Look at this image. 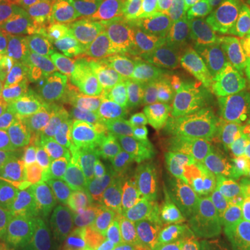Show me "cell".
<instances>
[{
  "instance_id": "cell-20",
  "label": "cell",
  "mask_w": 250,
  "mask_h": 250,
  "mask_svg": "<svg viewBox=\"0 0 250 250\" xmlns=\"http://www.w3.org/2000/svg\"><path fill=\"white\" fill-rule=\"evenodd\" d=\"M206 0H146V9L159 34L181 35L193 24Z\"/></svg>"
},
{
  "instance_id": "cell-18",
  "label": "cell",
  "mask_w": 250,
  "mask_h": 250,
  "mask_svg": "<svg viewBox=\"0 0 250 250\" xmlns=\"http://www.w3.org/2000/svg\"><path fill=\"white\" fill-rule=\"evenodd\" d=\"M59 160L53 157L35 168L7 175L1 188V193L16 206L29 202L42 195L57 182Z\"/></svg>"
},
{
  "instance_id": "cell-23",
  "label": "cell",
  "mask_w": 250,
  "mask_h": 250,
  "mask_svg": "<svg viewBox=\"0 0 250 250\" xmlns=\"http://www.w3.org/2000/svg\"><path fill=\"white\" fill-rule=\"evenodd\" d=\"M139 231L145 239L166 242L184 249H190L207 243L199 235L193 224L170 221L147 213L139 223Z\"/></svg>"
},
{
  "instance_id": "cell-38",
  "label": "cell",
  "mask_w": 250,
  "mask_h": 250,
  "mask_svg": "<svg viewBox=\"0 0 250 250\" xmlns=\"http://www.w3.org/2000/svg\"><path fill=\"white\" fill-rule=\"evenodd\" d=\"M0 157L6 161V163H10V159H11V154L6 150V146H4V142H3L1 135H0Z\"/></svg>"
},
{
  "instance_id": "cell-9",
  "label": "cell",
  "mask_w": 250,
  "mask_h": 250,
  "mask_svg": "<svg viewBox=\"0 0 250 250\" xmlns=\"http://www.w3.org/2000/svg\"><path fill=\"white\" fill-rule=\"evenodd\" d=\"M232 107L213 64L207 60L159 113L175 120H202Z\"/></svg>"
},
{
  "instance_id": "cell-15",
  "label": "cell",
  "mask_w": 250,
  "mask_h": 250,
  "mask_svg": "<svg viewBox=\"0 0 250 250\" xmlns=\"http://www.w3.org/2000/svg\"><path fill=\"white\" fill-rule=\"evenodd\" d=\"M193 225L206 242L246 236L250 233V215L227 202L206 196Z\"/></svg>"
},
{
  "instance_id": "cell-21",
  "label": "cell",
  "mask_w": 250,
  "mask_h": 250,
  "mask_svg": "<svg viewBox=\"0 0 250 250\" xmlns=\"http://www.w3.org/2000/svg\"><path fill=\"white\" fill-rule=\"evenodd\" d=\"M102 118L117 142L135 154L142 152L149 138L150 118L139 117L128 108L107 104L102 111Z\"/></svg>"
},
{
  "instance_id": "cell-30",
  "label": "cell",
  "mask_w": 250,
  "mask_h": 250,
  "mask_svg": "<svg viewBox=\"0 0 250 250\" xmlns=\"http://www.w3.org/2000/svg\"><path fill=\"white\" fill-rule=\"evenodd\" d=\"M14 92H16L14 68L7 62L0 60V108L3 110L14 108Z\"/></svg>"
},
{
  "instance_id": "cell-22",
  "label": "cell",
  "mask_w": 250,
  "mask_h": 250,
  "mask_svg": "<svg viewBox=\"0 0 250 250\" xmlns=\"http://www.w3.org/2000/svg\"><path fill=\"white\" fill-rule=\"evenodd\" d=\"M206 196L229 203L250 215V160L236 166L217 181H206L202 188Z\"/></svg>"
},
{
  "instance_id": "cell-35",
  "label": "cell",
  "mask_w": 250,
  "mask_h": 250,
  "mask_svg": "<svg viewBox=\"0 0 250 250\" xmlns=\"http://www.w3.org/2000/svg\"><path fill=\"white\" fill-rule=\"evenodd\" d=\"M22 250H52L50 249V246L46 243V241L42 238V236H39V235H34L32 236V239L28 242V245L24 248Z\"/></svg>"
},
{
  "instance_id": "cell-10",
  "label": "cell",
  "mask_w": 250,
  "mask_h": 250,
  "mask_svg": "<svg viewBox=\"0 0 250 250\" xmlns=\"http://www.w3.org/2000/svg\"><path fill=\"white\" fill-rule=\"evenodd\" d=\"M250 0H206L193 24L184 31L182 39L211 43L246 32Z\"/></svg>"
},
{
  "instance_id": "cell-27",
  "label": "cell",
  "mask_w": 250,
  "mask_h": 250,
  "mask_svg": "<svg viewBox=\"0 0 250 250\" xmlns=\"http://www.w3.org/2000/svg\"><path fill=\"white\" fill-rule=\"evenodd\" d=\"M206 121L250 157V110L232 107L207 117Z\"/></svg>"
},
{
  "instance_id": "cell-19",
  "label": "cell",
  "mask_w": 250,
  "mask_h": 250,
  "mask_svg": "<svg viewBox=\"0 0 250 250\" xmlns=\"http://www.w3.org/2000/svg\"><path fill=\"white\" fill-rule=\"evenodd\" d=\"M103 207L89 206L77 223L60 232L42 236L52 250H95L103 232Z\"/></svg>"
},
{
  "instance_id": "cell-25",
  "label": "cell",
  "mask_w": 250,
  "mask_h": 250,
  "mask_svg": "<svg viewBox=\"0 0 250 250\" xmlns=\"http://www.w3.org/2000/svg\"><path fill=\"white\" fill-rule=\"evenodd\" d=\"M42 16L24 0H0V50L36 24Z\"/></svg>"
},
{
  "instance_id": "cell-2",
  "label": "cell",
  "mask_w": 250,
  "mask_h": 250,
  "mask_svg": "<svg viewBox=\"0 0 250 250\" xmlns=\"http://www.w3.org/2000/svg\"><path fill=\"white\" fill-rule=\"evenodd\" d=\"M139 65L172 100L188 80L206 62L205 47L171 35L136 47Z\"/></svg>"
},
{
  "instance_id": "cell-11",
  "label": "cell",
  "mask_w": 250,
  "mask_h": 250,
  "mask_svg": "<svg viewBox=\"0 0 250 250\" xmlns=\"http://www.w3.org/2000/svg\"><path fill=\"white\" fill-rule=\"evenodd\" d=\"M159 35L146 9V0H111L104 14L106 45L139 47Z\"/></svg>"
},
{
  "instance_id": "cell-37",
  "label": "cell",
  "mask_w": 250,
  "mask_h": 250,
  "mask_svg": "<svg viewBox=\"0 0 250 250\" xmlns=\"http://www.w3.org/2000/svg\"><path fill=\"white\" fill-rule=\"evenodd\" d=\"M7 166H9V163H6L0 157V192H1L3 184H4V179L7 177Z\"/></svg>"
},
{
  "instance_id": "cell-36",
  "label": "cell",
  "mask_w": 250,
  "mask_h": 250,
  "mask_svg": "<svg viewBox=\"0 0 250 250\" xmlns=\"http://www.w3.org/2000/svg\"><path fill=\"white\" fill-rule=\"evenodd\" d=\"M145 246H146V239L142 236H138L134 241L128 242L123 250H145Z\"/></svg>"
},
{
  "instance_id": "cell-31",
  "label": "cell",
  "mask_w": 250,
  "mask_h": 250,
  "mask_svg": "<svg viewBox=\"0 0 250 250\" xmlns=\"http://www.w3.org/2000/svg\"><path fill=\"white\" fill-rule=\"evenodd\" d=\"M80 0H31L29 6L47 18H54L64 10L70 9Z\"/></svg>"
},
{
  "instance_id": "cell-8",
  "label": "cell",
  "mask_w": 250,
  "mask_h": 250,
  "mask_svg": "<svg viewBox=\"0 0 250 250\" xmlns=\"http://www.w3.org/2000/svg\"><path fill=\"white\" fill-rule=\"evenodd\" d=\"M200 45L233 107L250 108V36L245 32Z\"/></svg>"
},
{
  "instance_id": "cell-39",
  "label": "cell",
  "mask_w": 250,
  "mask_h": 250,
  "mask_svg": "<svg viewBox=\"0 0 250 250\" xmlns=\"http://www.w3.org/2000/svg\"><path fill=\"white\" fill-rule=\"evenodd\" d=\"M246 34L250 36V6L248 10V17H246Z\"/></svg>"
},
{
  "instance_id": "cell-7",
  "label": "cell",
  "mask_w": 250,
  "mask_h": 250,
  "mask_svg": "<svg viewBox=\"0 0 250 250\" xmlns=\"http://www.w3.org/2000/svg\"><path fill=\"white\" fill-rule=\"evenodd\" d=\"M179 131L192 150L206 181H217L250 157L228 138L202 120H177Z\"/></svg>"
},
{
  "instance_id": "cell-26",
  "label": "cell",
  "mask_w": 250,
  "mask_h": 250,
  "mask_svg": "<svg viewBox=\"0 0 250 250\" xmlns=\"http://www.w3.org/2000/svg\"><path fill=\"white\" fill-rule=\"evenodd\" d=\"M104 227L95 250H123L128 242L139 236V228L124 210L103 207Z\"/></svg>"
},
{
  "instance_id": "cell-14",
  "label": "cell",
  "mask_w": 250,
  "mask_h": 250,
  "mask_svg": "<svg viewBox=\"0 0 250 250\" xmlns=\"http://www.w3.org/2000/svg\"><path fill=\"white\" fill-rule=\"evenodd\" d=\"M52 74L62 103L93 114L110 104L104 85L93 72L71 67Z\"/></svg>"
},
{
  "instance_id": "cell-29",
  "label": "cell",
  "mask_w": 250,
  "mask_h": 250,
  "mask_svg": "<svg viewBox=\"0 0 250 250\" xmlns=\"http://www.w3.org/2000/svg\"><path fill=\"white\" fill-rule=\"evenodd\" d=\"M35 232L18 217L0 231V250H22Z\"/></svg>"
},
{
  "instance_id": "cell-16",
  "label": "cell",
  "mask_w": 250,
  "mask_h": 250,
  "mask_svg": "<svg viewBox=\"0 0 250 250\" xmlns=\"http://www.w3.org/2000/svg\"><path fill=\"white\" fill-rule=\"evenodd\" d=\"M49 128L52 131H65L80 136L93 154L116 141L103 118L65 103H60L53 123Z\"/></svg>"
},
{
  "instance_id": "cell-4",
  "label": "cell",
  "mask_w": 250,
  "mask_h": 250,
  "mask_svg": "<svg viewBox=\"0 0 250 250\" xmlns=\"http://www.w3.org/2000/svg\"><path fill=\"white\" fill-rule=\"evenodd\" d=\"M107 6L108 3L104 0H80L52 18L64 39L71 67L92 72L95 56L102 47L107 46L103 38Z\"/></svg>"
},
{
  "instance_id": "cell-17",
  "label": "cell",
  "mask_w": 250,
  "mask_h": 250,
  "mask_svg": "<svg viewBox=\"0 0 250 250\" xmlns=\"http://www.w3.org/2000/svg\"><path fill=\"white\" fill-rule=\"evenodd\" d=\"M57 136L50 128L42 124H31L13 153L7 175L31 170L56 157Z\"/></svg>"
},
{
  "instance_id": "cell-3",
  "label": "cell",
  "mask_w": 250,
  "mask_h": 250,
  "mask_svg": "<svg viewBox=\"0 0 250 250\" xmlns=\"http://www.w3.org/2000/svg\"><path fill=\"white\" fill-rule=\"evenodd\" d=\"M136 154L110 143L90 157L85 172L77 178V190L90 206L106 207L123 202L131 184Z\"/></svg>"
},
{
  "instance_id": "cell-13",
  "label": "cell",
  "mask_w": 250,
  "mask_h": 250,
  "mask_svg": "<svg viewBox=\"0 0 250 250\" xmlns=\"http://www.w3.org/2000/svg\"><path fill=\"white\" fill-rule=\"evenodd\" d=\"M106 88L113 98L139 116H153L171 103L167 93L141 65L118 80L108 82Z\"/></svg>"
},
{
  "instance_id": "cell-28",
  "label": "cell",
  "mask_w": 250,
  "mask_h": 250,
  "mask_svg": "<svg viewBox=\"0 0 250 250\" xmlns=\"http://www.w3.org/2000/svg\"><path fill=\"white\" fill-rule=\"evenodd\" d=\"M57 136L56 143V159L59 163L74 164L85 156H93L88 145L81 139L80 136L65 132V131H53Z\"/></svg>"
},
{
  "instance_id": "cell-40",
  "label": "cell",
  "mask_w": 250,
  "mask_h": 250,
  "mask_svg": "<svg viewBox=\"0 0 250 250\" xmlns=\"http://www.w3.org/2000/svg\"><path fill=\"white\" fill-rule=\"evenodd\" d=\"M104 1H107V3H110V1H111V0H104Z\"/></svg>"
},
{
  "instance_id": "cell-6",
  "label": "cell",
  "mask_w": 250,
  "mask_h": 250,
  "mask_svg": "<svg viewBox=\"0 0 250 250\" xmlns=\"http://www.w3.org/2000/svg\"><path fill=\"white\" fill-rule=\"evenodd\" d=\"M89 203L77 188L59 178L49 190L17 206V214L39 236L60 232L77 223L88 210Z\"/></svg>"
},
{
  "instance_id": "cell-5",
  "label": "cell",
  "mask_w": 250,
  "mask_h": 250,
  "mask_svg": "<svg viewBox=\"0 0 250 250\" xmlns=\"http://www.w3.org/2000/svg\"><path fill=\"white\" fill-rule=\"evenodd\" d=\"M0 60L22 70L71 68L64 39L50 18L41 20L0 50Z\"/></svg>"
},
{
  "instance_id": "cell-12",
  "label": "cell",
  "mask_w": 250,
  "mask_h": 250,
  "mask_svg": "<svg viewBox=\"0 0 250 250\" xmlns=\"http://www.w3.org/2000/svg\"><path fill=\"white\" fill-rule=\"evenodd\" d=\"M14 68V110L32 124L50 126L60 106L52 72Z\"/></svg>"
},
{
  "instance_id": "cell-34",
  "label": "cell",
  "mask_w": 250,
  "mask_h": 250,
  "mask_svg": "<svg viewBox=\"0 0 250 250\" xmlns=\"http://www.w3.org/2000/svg\"><path fill=\"white\" fill-rule=\"evenodd\" d=\"M145 250H188L184 248H179L171 243H166L161 241H153V239H146V246Z\"/></svg>"
},
{
  "instance_id": "cell-33",
  "label": "cell",
  "mask_w": 250,
  "mask_h": 250,
  "mask_svg": "<svg viewBox=\"0 0 250 250\" xmlns=\"http://www.w3.org/2000/svg\"><path fill=\"white\" fill-rule=\"evenodd\" d=\"M17 214V206L0 192V231L4 229Z\"/></svg>"
},
{
  "instance_id": "cell-24",
  "label": "cell",
  "mask_w": 250,
  "mask_h": 250,
  "mask_svg": "<svg viewBox=\"0 0 250 250\" xmlns=\"http://www.w3.org/2000/svg\"><path fill=\"white\" fill-rule=\"evenodd\" d=\"M139 67L136 49L121 46H104L99 50L92 64V72L106 86L108 82L118 80Z\"/></svg>"
},
{
  "instance_id": "cell-1",
  "label": "cell",
  "mask_w": 250,
  "mask_h": 250,
  "mask_svg": "<svg viewBox=\"0 0 250 250\" xmlns=\"http://www.w3.org/2000/svg\"><path fill=\"white\" fill-rule=\"evenodd\" d=\"M150 118L149 138L139 156L145 170L150 171L170 190L196 193L206 184L192 150L184 141L174 117L156 113Z\"/></svg>"
},
{
  "instance_id": "cell-32",
  "label": "cell",
  "mask_w": 250,
  "mask_h": 250,
  "mask_svg": "<svg viewBox=\"0 0 250 250\" xmlns=\"http://www.w3.org/2000/svg\"><path fill=\"white\" fill-rule=\"evenodd\" d=\"M210 250H250V238L236 236L228 239L207 241Z\"/></svg>"
}]
</instances>
